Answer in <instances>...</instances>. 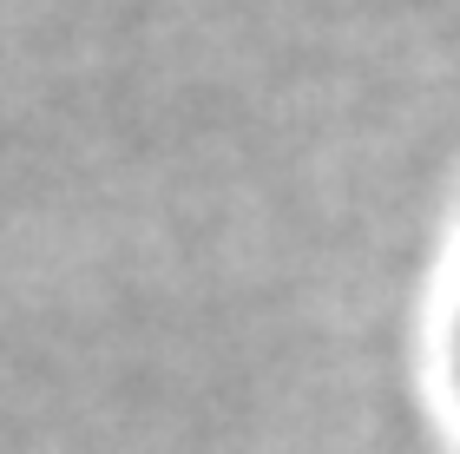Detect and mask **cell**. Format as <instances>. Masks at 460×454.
Instances as JSON below:
<instances>
[{
  "label": "cell",
  "instance_id": "1",
  "mask_svg": "<svg viewBox=\"0 0 460 454\" xmlns=\"http://www.w3.org/2000/svg\"><path fill=\"white\" fill-rule=\"evenodd\" d=\"M454 362H460V329H454Z\"/></svg>",
  "mask_w": 460,
  "mask_h": 454
}]
</instances>
